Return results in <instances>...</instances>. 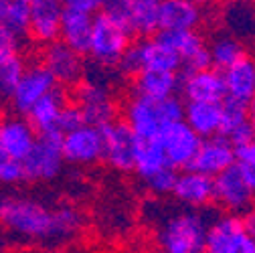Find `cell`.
<instances>
[{
  "label": "cell",
  "instance_id": "60d3db41",
  "mask_svg": "<svg viewBox=\"0 0 255 253\" xmlns=\"http://www.w3.org/2000/svg\"><path fill=\"white\" fill-rule=\"evenodd\" d=\"M243 219H245V225H247V229H249V233H251V237H253V241H255V209L249 211Z\"/></svg>",
  "mask_w": 255,
  "mask_h": 253
},
{
  "label": "cell",
  "instance_id": "3957f363",
  "mask_svg": "<svg viewBox=\"0 0 255 253\" xmlns=\"http://www.w3.org/2000/svg\"><path fill=\"white\" fill-rule=\"evenodd\" d=\"M186 102L180 96L156 102L142 96H132L124 104V122L138 136V140H156L174 122L184 120Z\"/></svg>",
  "mask_w": 255,
  "mask_h": 253
},
{
  "label": "cell",
  "instance_id": "603a6c76",
  "mask_svg": "<svg viewBox=\"0 0 255 253\" xmlns=\"http://www.w3.org/2000/svg\"><path fill=\"white\" fill-rule=\"evenodd\" d=\"M91 33H93V16L65 6L61 18L59 41H63L79 55H87L91 45Z\"/></svg>",
  "mask_w": 255,
  "mask_h": 253
},
{
  "label": "cell",
  "instance_id": "6da1fadb",
  "mask_svg": "<svg viewBox=\"0 0 255 253\" xmlns=\"http://www.w3.org/2000/svg\"><path fill=\"white\" fill-rule=\"evenodd\" d=\"M81 223L83 217L75 207L51 209L26 195H0V225L18 237L51 243L65 241L81 229Z\"/></svg>",
  "mask_w": 255,
  "mask_h": 253
},
{
  "label": "cell",
  "instance_id": "7402d4cb",
  "mask_svg": "<svg viewBox=\"0 0 255 253\" xmlns=\"http://www.w3.org/2000/svg\"><path fill=\"white\" fill-rule=\"evenodd\" d=\"M134 96L162 102L180 93V73L168 71H140L134 77Z\"/></svg>",
  "mask_w": 255,
  "mask_h": 253
},
{
  "label": "cell",
  "instance_id": "4fadbf2b",
  "mask_svg": "<svg viewBox=\"0 0 255 253\" xmlns=\"http://www.w3.org/2000/svg\"><path fill=\"white\" fill-rule=\"evenodd\" d=\"M43 65L55 75L61 87H77L85 79V61L83 55L67 47L63 41H55L43 47Z\"/></svg>",
  "mask_w": 255,
  "mask_h": 253
},
{
  "label": "cell",
  "instance_id": "30bf717a",
  "mask_svg": "<svg viewBox=\"0 0 255 253\" xmlns=\"http://www.w3.org/2000/svg\"><path fill=\"white\" fill-rule=\"evenodd\" d=\"M104 134V160L118 172H134L138 136L124 120H116L102 128Z\"/></svg>",
  "mask_w": 255,
  "mask_h": 253
},
{
  "label": "cell",
  "instance_id": "2e32d148",
  "mask_svg": "<svg viewBox=\"0 0 255 253\" xmlns=\"http://www.w3.org/2000/svg\"><path fill=\"white\" fill-rule=\"evenodd\" d=\"M39 140L37 130L30 126L26 116L20 114H6L0 116V148L18 162H24L30 150L35 148Z\"/></svg>",
  "mask_w": 255,
  "mask_h": 253
},
{
  "label": "cell",
  "instance_id": "b9f144b4",
  "mask_svg": "<svg viewBox=\"0 0 255 253\" xmlns=\"http://www.w3.org/2000/svg\"><path fill=\"white\" fill-rule=\"evenodd\" d=\"M249 124H251V130L255 134V102L249 106Z\"/></svg>",
  "mask_w": 255,
  "mask_h": 253
},
{
  "label": "cell",
  "instance_id": "f35d334b",
  "mask_svg": "<svg viewBox=\"0 0 255 253\" xmlns=\"http://www.w3.org/2000/svg\"><path fill=\"white\" fill-rule=\"evenodd\" d=\"M14 49H20V39H16L10 30H6L2 24H0V55L14 51Z\"/></svg>",
  "mask_w": 255,
  "mask_h": 253
},
{
  "label": "cell",
  "instance_id": "d6a6232c",
  "mask_svg": "<svg viewBox=\"0 0 255 253\" xmlns=\"http://www.w3.org/2000/svg\"><path fill=\"white\" fill-rule=\"evenodd\" d=\"M223 110V124H221V136L231 138L235 132L249 126V106L235 102L231 98H225L221 102Z\"/></svg>",
  "mask_w": 255,
  "mask_h": 253
},
{
  "label": "cell",
  "instance_id": "52a82bcc",
  "mask_svg": "<svg viewBox=\"0 0 255 253\" xmlns=\"http://www.w3.org/2000/svg\"><path fill=\"white\" fill-rule=\"evenodd\" d=\"M205 253H255V241L245 219L223 213L211 221Z\"/></svg>",
  "mask_w": 255,
  "mask_h": 253
},
{
  "label": "cell",
  "instance_id": "484cf974",
  "mask_svg": "<svg viewBox=\"0 0 255 253\" xmlns=\"http://www.w3.org/2000/svg\"><path fill=\"white\" fill-rule=\"evenodd\" d=\"M223 20H225L227 33L241 43L255 41V2L251 0L229 2L223 10Z\"/></svg>",
  "mask_w": 255,
  "mask_h": 253
},
{
  "label": "cell",
  "instance_id": "d590c367",
  "mask_svg": "<svg viewBox=\"0 0 255 253\" xmlns=\"http://www.w3.org/2000/svg\"><path fill=\"white\" fill-rule=\"evenodd\" d=\"M85 124L87 122H85V116H83L81 108L71 100L67 104V108L63 110V116H61V122H59V134L61 136L63 134H69V132L81 128V126H85Z\"/></svg>",
  "mask_w": 255,
  "mask_h": 253
},
{
  "label": "cell",
  "instance_id": "e0dca14e",
  "mask_svg": "<svg viewBox=\"0 0 255 253\" xmlns=\"http://www.w3.org/2000/svg\"><path fill=\"white\" fill-rule=\"evenodd\" d=\"M28 2H30L28 39H33L43 47L59 41L65 2L63 0H28Z\"/></svg>",
  "mask_w": 255,
  "mask_h": 253
},
{
  "label": "cell",
  "instance_id": "83f0119b",
  "mask_svg": "<svg viewBox=\"0 0 255 253\" xmlns=\"http://www.w3.org/2000/svg\"><path fill=\"white\" fill-rule=\"evenodd\" d=\"M156 37L180 57L182 67L209 47L199 30H160Z\"/></svg>",
  "mask_w": 255,
  "mask_h": 253
},
{
  "label": "cell",
  "instance_id": "8fae6325",
  "mask_svg": "<svg viewBox=\"0 0 255 253\" xmlns=\"http://www.w3.org/2000/svg\"><path fill=\"white\" fill-rule=\"evenodd\" d=\"M61 87L55 79V75L43 65V63H30L24 77L20 79L18 87L14 89L10 104L14 114L26 116L43 98H47L51 91Z\"/></svg>",
  "mask_w": 255,
  "mask_h": 253
},
{
  "label": "cell",
  "instance_id": "f1b7e54d",
  "mask_svg": "<svg viewBox=\"0 0 255 253\" xmlns=\"http://www.w3.org/2000/svg\"><path fill=\"white\" fill-rule=\"evenodd\" d=\"M168 164L166 152L160 144V140H138V150H136V168L134 172L140 176V180L150 178L152 174L164 170Z\"/></svg>",
  "mask_w": 255,
  "mask_h": 253
},
{
  "label": "cell",
  "instance_id": "ab89813d",
  "mask_svg": "<svg viewBox=\"0 0 255 253\" xmlns=\"http://www.w3.org/2000/svg\"><path fill=\"white\" fill-rule=\"evenodd\" d=\"M241 174L245 176V182L251 186V191L255 193V164H237Z\"/></svg>",
  "mask_w": 255,
  "mask_h": 253
},
{
  "label": "cell",
  "instance_id": "277c9868",
  "mask_svg": "<svg viewBox=\"0 0 255 253\" xmlns=\"http://www.w3.org/2000/svg\"><path fill=\"white\" fill-rule=\"evenodd\" d=\"M132 33L110 14L100 12L93 16V33L89 57L102 69H118L124 55L132 47Z\"/></svg>",
  "mask_w": 255,
  "mask_h": 253
},
{
  "label": "cell",
  "instance_id": "ffe728a7",
  "mask_svg": "<svg viewBox=\"0 0 255 253\" xmlns=\"http://www.w3.org/2000/svg\"><path fill=\"white\" fill-rule=\"evenodd\" d=\"M69 96L63 87H57L55 91H51L47 98H43L33 110L26 114V120L30 122V126L37 130L39 136L45 134H59V122L63 116V110L69 104Z\"/></svg>",
  "mask_w": 255,
  "mask_h": 253
},
{
  "label": "cell",
  "instance_id": "ba28073f",
  "mask_svg": "<svg viewBox=\"0 0 255 253\" xmlns=\"http://www.w3.org/2000/svg\"><path fill=\"white\" fill-rule=\"evenodd\" d=\"M215 205L223 213L237 217H245L255 209V193L245 182L237 164L215 176Z\"/></svg>",
  "mask_w": 255,
  "mask_h": 253
},
{
  "label": "cell",
  "instance_id": "d6986e66",
  "mask_svg": "<svg viewBox=\"0 0 255 253\" xmlns=\"http://www.w3.org/2000/svg\"><path fill=\"white\" fill-rule=\"evenodd\" d=\"M172 197L186 209H205L215 203V178L190 168L180 170Z\"/></svg>",
  "mask_w": 255,
  "mask_h": 253
},
{
  "label": "cell",
  "instance_id": "9a60e30c",
  "mask_svg": "<svg viewBox=\"0 0 255 253\" xmlns=\"http://www.w3.org/2000/svg\"><path fill=\"white\" fill-rule=\"evenodd\" d=\"M180 93L184 102L221 104L227 98L225 75L215 67L205 71H180Z\"/></svg>",
  "mask_w": 255,
  "mask_h": 253
},
{
  "label": "cell",
  "instance_id": "44dd1931",
  "mask_svg": "<svg viewBox=\"0 0 255 253\" xmlns=\"http://www.w3.org/2000/svg\"><path fill=\"white\" fill-rule=\"evenodd\" d=\"M203 8L193 0H160V30H197Z\"/></svg>",
  "mask_w": 255,
  "mask_h": 253
},
{
  "label": "cell",
  "instance_id": "5bb4252c",
  "mask_svg": "<svg viewBox=\"0 0 255 253\" xmlns=\"http://www.w3.org/2000/svg\"><path fill=\"white\" fill-rule=\"evenodd\" d=\"M63 156L65 162L75 166H89L104 160V134L95 126H81V128L63 134Z\"/></svg>",
  "mask_w": 255,
  "mask_h": 253
},
{
  "label": "cell",
  "instance_id": "f6af8a7d",
  "mask_svg": "<svg viewBox=\"0 0 255 253\" xmlns=\"http://www.w3.org/2000/svg\"><path fill=\"white\" fill-rule=\"evenodd\" d=\"M229 2H237V0H229Z\"/></svg>",
  "mask_w": 255,
  "mask_h": 253
},
{
  "label": "cell",
  "instance_id": "cb8c5ba5",
  "mask_svg": "<svg viewBox=\"0 0 255 253\" xmlns=\"http://www.w3.org/2000/svg\"><path fill=\"white\" fill-rule=\"evenodd\" d=\"M227 83V98L251 106L255 102V61L245 55L227 71H223Z\"/></svg>",
  "mask_w": 255,
  "mask_h": 253
},
{
  "label": "cell",
  "instance_id": "9c48e42d",
  "mask_svg": "<svg viewBox=\"0 0 255 253\" xmlns=\"http://www.w3.org/2000/svg\"><path fill=\"white\" fill-rule=\"evenodd\" d=\"M63 136L61 134H45L39 136L35 148L30 150L24 166V176L30 182H45L53 180L61 174L63 164H65V156H63Z\"/></svg>",
  "mask_w": 255,
  "mask_h": 253
},
{
  "label": "cell",
  "instance_id": "4dcf8cb0",
  "mask_svg": "<svg viewBox=\"0 0 255 253\" xmlns=\"http://www.w3.org/2000/svg\"><path fill=\"white\" fill-rule=\"evenodd\" d=\"M0 24L16 37L24 39L30 30V2L28 0H0Z\"/></svg>",
  "mask_w": 255,
  "mask_h": 253
},
{
  "label": "cell",
  "instance_id": "8992f818",
  "mask_svg": "<svg viewBox=\"0 0 255 253\" xmlns=\"http://www.w3.org/2000/svg\"><path fill=\"white\" fill-rule=\"evenodd\" d=\"M73 102L81 108L85 122L95 128H104L118 120V104L112 87L100 77L83 79L73 93Z\"/></svg>",
  "mask_w": 255,
  "mask_h": 253
},
{
  "label": "cell",
  "instance_id": "1f68e13d",
  "mask_svg": "<svg viewBox=\"0 0 255 253\" xmlns=\"http://www.w3.org/2000/svg\"><path fill=\"white\" fill-rule=\"evenodd\" d=\"M209 51H211V59H213V67L219 71H227L231 65H235L239 59H243L247 55L243 43L229 33L213 39V43L209 45Z\"/></svg>",
  "mask_w": 255,
  "mask_h": 253
},
{
  "label": "cell",
  "instance_id": "7c38bea8",
  "mask_svg": "<svg viewBox=\"0 0 255 253\" xmlns=\"http://www.w3.org/2000/svg\"><path fill=\"white\" fill-rule=\"evenodd\" d=\"M158 140H160V144L166 152L168 164L172 168H176L178 172L190 168V164H193V160L197 158V152L203 144V138L190 128L184 120L170 124Z\"/></svg>",
  "mask_w": 255,
  "mask_h": 253
},
{
  "label": "cell",
  "instance_id": "836d02e7",
  "mask_svg": "<svg viewBox=\"0 0 255 253\" xmlns=\"http://www.w3.org/2000/svg\"><path fill=\"white\" fill-rule=\"evenodd\" d=\"M176 178H178V170L172 168V166H166L164 170L152 174L150 178L142 180L146 184V188L156 195V197H166V195H172L174 191V184H176Z\"/></svg>",
  "mask_w": 255,
  "mask_h": 253
},
{
  "label": "cell",
  "instance_id": "8d00e7d4",
  "mask_svg": "<svg viewBox=\"0 0 255 253\" xmlns=\"http://www.w3.org/2000/svg\"><path fill=\"white\" fill-rule=\"evenodd\" d=\"M130 10H132V0H108L104 12L110 14L120 24H124L126 28H130Z\"/></svg>",
  "mask_w": 255,
  "mask_h": 253
},
{
  "label": "cell",
  "instance_id": "74e56055",
  "mask_svg": "<svg viewBox=\"0 0 255 253\" xmlns=\"http://www.w3.org/2000/svg\"><path fill=\"white\" fill-rule=\"evenodd\" d=\"M67 8H73L77 12H83V14H89V16H95L106 10V4L108 0H63Z\"/></svg>",
  "mask_w": 255,
  "mask_h": 253
},
{
  "label": "cell",
  "instance_id": "7bdbcfd3",
  "mask_svg": "<svg viewBox=\"0 0 255 253\" xmlns=\"http://www.w3.org/2000/svg\"><path fill=\"white\" fill-rule=\"evenodd\" d=\"M195 4H199L201 8H205V6H213V4H217V2H221V0H193Z\"/></svg>",
  "mask_w": 255,
  "mask_h": 253
},
{
  "label": "cell",
  "instance_id": "ee69618b",
  "mask_svg": "<svg viewBox=\"0 0 255 253\" xmlns=\"http://www.w3.org/2000/svg\"><path fill=\"white\" fill-rule=\"evenodd\" d=\"M0 112H2V98H0Z\"/></svg>",
  "mask_w": 255,
  "mask_h": 253
},
{
  "label": "cell",
  "instance_id": "e575fe53",
  "mask_svg": "<svg viewBox=\"0 0 255 253\" xmlns=\"http://www.w3.org/2000/svg\"><path fill=\"white\" fill-rule=\"evenodd\" d=\"M22 180H26L22 162H18L16 158H12L10 154H6L0 148V184L14 186Z\"/></svg>",
  "mask_w": 255,
  "mask_h": 253
},
{
  "label": "cell",
  "instance_id": "d4e9b609",
  "mask_svg": "<svg viewBox=\"0 0 255 253\" xmlns=\"http://www.w3.org/2000/svg\"><path fill=\"white\" fill-rule=\"evenodd\" d=\"M184 122L193 128L203 140L221 134L223 110L221 104L211 102H186L184 106Z\"/></svg>",
  "mask_w": 255,
  "mask_h": 253
},
{
  "label": "cell",
  "instance_id": "5b68a950",
  "mask_svg": "<svg viewBox=\"0 0 255 253\" xmlns=\"http://www.w3.org/2000/svg\"><path fill=\"white\" fill-rule=\"evenodd\" d=\"M118 69L126 77H136L140 71L180 73L182 61L158 37H150V39H140L132 43V47L124 55Z\"/></svg>",
  "mask_w": 255,
  "mask_h": 253
},
{
  "label": "cell",
  "instance_id": "f546056e",
  "mask_svg": "<svg viewBox=\"0 0 255 253\" xmlns=\"http://www.w3.org/2000/svg\"><path fill=\"white\" fill-rule=\"evenodd\" d=\"M28 69L26 57L20 53V49L8 51L0 55V98L10 100L14 89L18 87L20 79L24 77Z\"/></svg>",
  "mask_w": 255,
  "mask_h": 253
},
{
  "label": "cell",
  "instance_id": "ac0fdd59",
  "mask_svg": "<svg viewBox=\"0 0 255 253\" xmlns=\"http://www.w3.org/2000/svg\"><path fill=\"white\" fill-rule=\"evenodd\" d=\"M235 164H237V148L231 144L229 138L219 134V136L203 140L197 152V158L190 164V170H197V172H203L215 178Z\"/></svg>",
  "mask_w": 255,
  "mask_h": 253
},
{
  "label": "cell",
  "instance_id": "7a4b0ae2",
  "mask_svg": "<svg viewBox=\"0 0 255 253\" xmlns=\"http://www.w3.org/2000/svg\"><path fill=\"white\" fill-rule=\"evenodd\" d=\"M211 221L203 209H178L168 213L156 231L162 253H205Z\"/></svg>",
  "mask_w": 255,
  "mask_h": 253
},
{
  "label": "cell",
  "instance_id": "4316f807",
  "mask_svg": "<svg viewBox=\"0 0 255 253\" xmlns=\"http://www.w3.org/2000/svg\"><path fill=\"white\" fill-rule=\"evenodd\" d=\"M130 30L140 39H150L160 33V0H132Z\"/></svg>",
  "mask_w": 255,
  "mask_h": 253
}]
</instances>
